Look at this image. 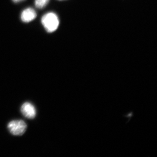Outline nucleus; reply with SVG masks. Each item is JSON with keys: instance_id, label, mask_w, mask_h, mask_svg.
Here are the masks:
<instances>
[{"instance_id": "nucleus-6", "label": "nucleus", "mask_w": 157, "mask_h": 157, "mask_svg": "<svg viewBox=\"0 0 157 157\" xmlns=\"http://www.w3.org/2000/svg\"><path fill=\"white\" fill-rule=\"evenodd\" d=\"M21 1H23V0H13V2L15 3L19 2Z\"/></svg>"}, {"instance_id": "nucleus-2", "label": "nucleus", "mask_w": 157, "mask_h": 157, "mask_svg": "<svg viewBox=\"0 0 157 157\" xmlns=\"http://www.w3.org/2000/svg\"><path fill=\"white\" fill-rule=\"evenodd\" d=\"M27 128L26 124L23 120L11 121L8 124L9 132L14 136H21L25 132Z\"/></svg>"}, {"instance_id": "nucleus-3", "label": "nucleus", "mask_w": 157, "mask_h": 157, "mask_svg": "<svg viewBox=\"0 0 157 157\" xmlns=\"http://www.w3.org/2000/svg\"><path fill=\"white\" fill-rule=\"evenodd\" d=\"M21 111L25 117L33 119L36 117V111L35 107L30 102H25L21 107Z\"/></svg>"}, {"instance_id": "nucleus-1", "label": "nucleus", "mask_w": 157, "mask_h": 157, "mask_svg": "<svg viewBox=\"0 0 157 157\" xmlns=\"http://www.w3.org/2000/svg\"><path fill=\"white\" fill-rule=\"evenodd\" d=\"M42 25L48 33H52L58 29L59 24L57 15L53 12L45 14L42 18Z\"/></svg>"}, {"instance_id": "nucleus-5", "label": "nucleus", "mask_w": 157, "mask_h": 157, "mask_svg": "<svg viewBox=\"0 0 157 157\" xmlns=\"http://www.w3.org/2000/svg\"><path fill=\"white\" fill-rule=\"evenodd\" d=\"M49 0H35V6L38 9H42L48 4Z\"/></svg>"}, {"instance_id": "nucleus-4", "label": "nucleus", "mask_w": 157, "mask_h": 157, "mask_svg": "<svg viewBox=\"0 0 157 157\" xmlns=\"http://www.w3.org/2000/svg\"><path fill=\"white\" fill-rule=\"evenodd\" d=\"M36 12L32 8H29L25 9L21 14V19L23 22H29L36 18Z\"/></svg>"}]
</instances>
